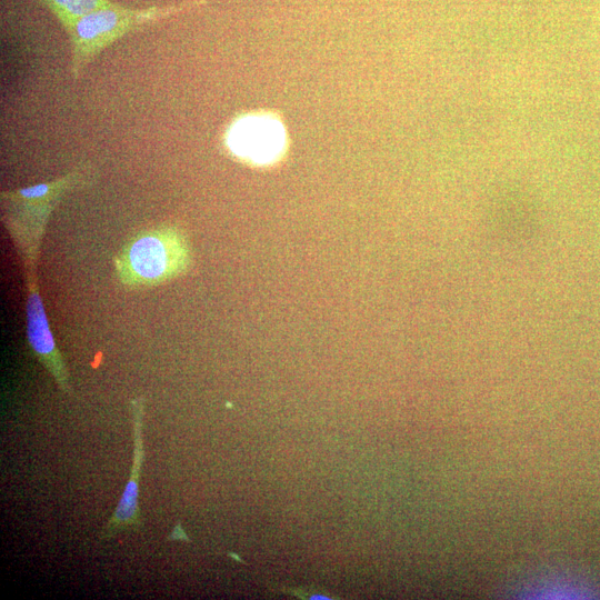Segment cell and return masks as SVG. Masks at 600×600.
<instances>
[{
    "mask_svg": "<svg viewBox=\"0 0 600 600\" xmlns=\"http://www.w3.org/2000/svg\"><path fill=\"white\" fill-rule=\"evenodd\" d=\"M227 146L243 161L270 163L282 152L284 132L278 120L263 114H249L238 119L229 128Z\"/></svg>",
    "mask_w": 600,
    "mask_h": 600,
    "instance_id": "obj_4",
    "label": "cell"
},
{
    "mask_svg": "<svg viewBox=\"0 0 600 600\" xmlns=\"http://www.w3.org/2000/svg\"><path fill=\"white\" fill-rule=\"evenodd\" d=\"M66 32L82 16L110 3V0H41Z\"/></svg>",
    "mask_w": 600,
    "mask_h": 600,
    "instance_id": "obj_7",
    "label": "cell"
},
{
    "mask_svg": "<svg viewBox=\"0 0 600 600\" xmlns=\"http://www.w3.org/2000/svg\"><path fill=\"white\" fill-rule=\"evenodd\" d=\"M27 336L29 344L41 364L53 377L59 388L69 391V373L56 346L41 300L34 267H27Z\"/></svg>",
    "mask_w": 600,
    "mask_h": 600,
    "instance_id": "obj_5",
    "label": "cell"
},
{
    "mask_svg": "<svg viewBox=\"0 0 600 600\" xmlns=\"http://www.w3.org/2000/svg\"><path fill=\"white\" fill-rule=\"evenodd\" d=\"M190 0L166 7L128 8L110 2L79 18L67 31L70 40V71L78 79L104 49L138 29L203 4Z\"/></svg>",
    "mask_w": 600,
    "mask_h": 600,
    "instance_id": "obj_1",
    "label": "cell"
},
{
    "mask_svg": "<svg viewBox=\"0 0 600 600\" xmlns=\"http://www.w3.org/2000/svg\"><path fill=\"white\" fill-rule=\"evenodd\" d=\"M80 178L81 172L73 170L51 181L1 192L3 219L23 259L37 257L52 210Z\"/></svg>",
    "mask_w": 600,
    "mask_h": 600,
    "instance_id": "obj_3",
    "label": "cell"
},
{
    "mask_svg": "<svg viewBox=\"0 0 600 600\" xmlns=\"http://www.w3.org/2000/svg\"><path fill=\"white\" fill-rule=\"evenodd\" d=\"M133 418V458L129 480L108 523L101 531V539H110L122 531H138L142 528L139 508V481L144 458L142 443V419L144 402L142 398L131 400Z\"/></svg>",
    "mask_w": 600,
    "mask_h": 600,
    "instance_id": "obj_6",
    "label": "cell"
},
{
    "mask_svg": "<svg viewBox=\"0 0 600 600\" xmlns=\"http://www.w3.org/2000/svg\"><path fill=\"white\" fill-rule=\"evenodd\" d=\"M189 263L186 237L172 226H159L137 233L114 258L119 280L133 288L171 280L184 272Z\"/></svg>",
    "mask_w": 600,
    "mask_h": 600,
    "instance_id": "obj_2",
    "label": "cell"
}]
</instances>
